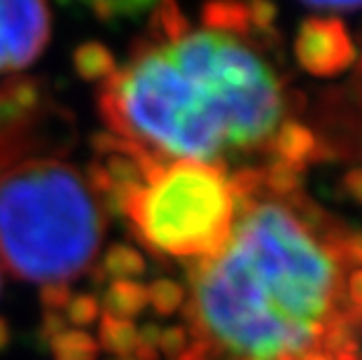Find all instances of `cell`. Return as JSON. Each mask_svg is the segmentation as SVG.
Listing matches in <instances>:
<instances>
[{
    "instance_id": "1",
    "label": "cell",
    "mask_w": 362,
    "mask_h": 360,
    "mask_svg": "<svg viewBox=\"0 0 362 360\" xmlns=\"http://www.w3.org/2000/svg\"><path fill=\"white\" fill-rule=\"evenodd\" d=\"M238 211L218 252L189 265V347L204 360H304L318 354L362 269V232L318 209L281 164L234 171Z\"/></svg>"
},
{
    "instance_id": "2",
    "label": "cell",
    "mask_w": 362,
    "mask_h": 360,
    "mask_svg": "<svg viewBox=\"0 0 362 360\" xmlns=\"http://www.w3.org/2000/svg\"><path fill=\"white\" fill-rule=\"evenodd\" d=\"M255 12L208 5L192 24L171 0L119 64L98 75L107 136L159 159L229 166L279 159L290 98L276 66L252 37Z\"/></svg>"
},
{
    "instance_id": "3",
    "label": "cell",
    "mask_w": 362,
    "mask_h": 360,
    "mask_svg": "<svg viewBox=\"0 0 362 360\" xmlns=\"http://www.w3.org/2000/svg\"><path fill=\"white\" fill-rule=\"evenodd\" d=\"M91 185L152 255L202 262L234 227L238 187L222 164L159 159L105 136Z\"/></svg>"
},
{
    "instance_id": "4",
    "label": "cell",
    "mask_w": 362,
    "mask_h": 360,
    "mask_svg": "<svg viewBox=\"0 0 362 360\" xmlns=\"http://www.w3.org/2000/svg\"><path fill=\"white\" fill-rule=\"evenodd\" d=\"M105 206L78 166L28 157L0 173V265L19 281L66 290L101 255Z\"/></svg>"
},
{
    "instance_id": "5",
    "label": "cell",
    "mask_w": 362,
    "mask_h": 360,
    "mask_svg": "<svg viewBox=\"0 0 362 360\" xmlns=\"http://www.w3.org/2000/svg\"><path fill=\"white\" fill-rule=\"evenodd\" d=\"M47 0H0V78L28 68L49 42Z\"/></svg>"
},
{
    "instance_id": "6",
    "label": "cell",
    "mask_w": 362,
    "mask_h": 360,
    "mask_svg": "<svg viewBox=\"0 0 362 360\" xmlns=\"http://www.w3.org/2000/svg\"><path fill=\"white\" fill-rule=\"evenodd\" d=\"M297 59L315 75H334L353 61L346 28L337 19H311L297 35Z\"/></svg>"
},
{
    "instance_id": "7",
    "label": "cell",
    "mask_w": 362,
    "mask_h": 360,
    "mask_svg": "<svg viewBox=\"0 0 362 360\" xmlns=\"http://www.w3.org/2000/svg\"><path fill=\"white\" fill-rule=\"evenodd\" d=\"M105 316L131 320L148 306V290L134 281H115L103 300Z\"/></svg>"
},
{
    "instance_id": "8",
    "label": "cell",
    "mask_w": 362,
    "mask_h": 360,
    "mask_svg": "<svg viewBox=\"0 0 362 360\" xmlns=\"http://www.w3.org/2000/svg\"><path fill=\"white\" fill-rule=\"evenodd\" d=\"M68 5L84 7L98 19H131L148 12L150 7H157L161 0H61Z\"/></svg>"
},
{
    "instance_id": "9",
    "label": "cell",
    "mask_w": 362,
    "mask_h": 360,
    "mask_svg": "<svg viewBox=\"0 0 362 360\" xmlns=\"http://www.w3.org/2000/svg\"><path fill=\"white\" fill-rule=\"evenodd\" d=\"M98 335H101V347L110 351V354L127 356V354H134L138 349V330L131 320L112 318L103 313L101 332Z\"/></svg>"
},
{
    "instance_id": "10",
    "label": "cell",
    "mask_w": 362,
    "mask_h": 360,
    "mask_svg": "<svg viewBox=\"0 0 362 360\" xmlns=\"http://www.w3.org/2000/svg\"><path fill=\"white\" fill-rule=\"evenodd\" d=\"M54 360H96V342L82 330H61L49 339Z\"/></svg>"
},
{
    "instance_id": "11",
    "label": "cell",
    "mask_w": 362,
    "mask_h": 360,
    "mask_svg": "<svg viewBox=\"0 0 362 360\" xmlns=\"http://www.w3.org/2000/svg\"><path fill=\"white\" fill-rule=\"evenodd\" d=\"M148 290V304H152L159 313H173L185 302V290L175 281H157Z\"/></svg>"
},
{
    "instance_id": "12",
    "label": "cell",
    "mask_w": 362,
    "mask_h": 360,
    "mask_svg": "<svg viewBox=\"0 0 362 360\" xmlns=\"http://www.w3.org/2000/svg\"><path fill=\"white\" fill-rule=\"evenodd\" d=\"M98 316V304L94 297H75L66 302V320L68 325H89Z\"/></svg>"
},
{
    "instance_id": "13",
    "label": "cell",
    "mask_w": 362,
    "mask_h": 360,
    "mask_svg": "<svg viewBox=\"0 0 362 360\" xmlns=\"http://www.w3.org/2000/svg\"><path fill=\"white\" fill-rule=\"evenodd\" d=\"M346 302L362 306V269L351 272L349 281H346Z\"/></svg>"
},
{
    "instance_id": "14",
    "label": "cell",
    "mask_w": 362,
    "mask_h": 360,
    "mask_svg": "<svg viewBox=\"0 0 362 360\" xmlns=\"http://www.w3.org/2000/svg\"><path fill=\"white\" fill-rule=\"evenodd\" d=\"M302 3L318 7V10H358L362 0H302Z\"/></svg>"
},
{
    "instance_id": "15",
    "label": "cell",
    "mask_w": 362,
    "mask_h": 360,
    "mask_svg": "<svg viewBox=\"0 0 362 360\" xmlns=\"http://www.w3.org/2000/svg\"><path fill=\"white\" fill-rule=\"evenodd\" d=\"M346 185H349V192L353 199H358L362 204V171H356L349 175V180H346Z\"/></svg>"
},
{
    "instance_id": "16",
    "label": "cell",
    "mask_w": 362,
    "mask_h": 360,
    "mask_svg": "<svg viewBox=\"0 0 362 360\" xmlns=\"http://www.w3.org/2000/svg\"><path fill=\"white\" fill-rule=\"evenodd\" d=\"M5 342H7V325L0 320V349L5 347Z\"/></svg>"
},
{
    "instance_id": "17",
    "label": "cell",
    "mask_w": 362,
    "mask_h": 360,
    "mask_svg": "<svg viewBox=\"0 0 362 360\" xmlns=\"http://www.w3.org/2000/svg\"><path fill=\"white\" fill-rule=\"evenodd\" d=\"M332 360H360L358 354H334Z\"/></svg>"
},
{
    "instance_id": "18",
    "label": "cell",
    "mask_w": 362,
    "mask_h": 360,
    "mask_svg": "<svg viewBox=\"0 0 362 360\" xmlns=\"http://www.w3.org/2000/svg\"><path fill=\"white\" fill-rule=\"evenodd\" d=\"M304 360H332V358H329V356H325V354H320V351H318V354H311V356H306Z\"/></svg>"
},
{
    "instance_id": "19",
    "label": "cell",
    "mask_w": 362,
    "mask_h": 360,
    "mask_svg": "<svg viewBox=\"0 0 362 360\" xmlns=\"http://www.w3.org/2000/svg\"><path fill=\"white\" fill-rule=\"evenodd\" d=\"M0 290H3V265H0Z\"/></svg>"
},
{
    "instance_id": "20",
    "label": "cell",
    "mask_w": 362,
    "mask_h": 360,
    "mask_svg": "<svg viewBox=\"0 0 362 360\" xmlns=\"http://www.w3.org/2000/svg\"><path fill=\"white\" fill-rule=\"evenodd\" d=\"M119 360H127V358H119Z\"/></svg>"
}]
</instances>
